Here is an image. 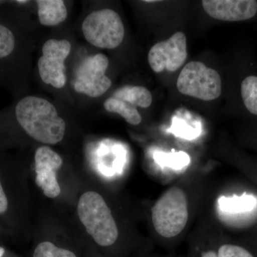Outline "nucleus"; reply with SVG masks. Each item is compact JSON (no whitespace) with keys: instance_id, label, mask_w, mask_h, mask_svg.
Segmentation results:
<instances>
[{"instance_id":"obj_1","label":"nucleus","mask_w":257,"mask_h":257,"mask_svg":"<svg viewBox=\"0 0 257 257\" xmlns=\"http://www.w3.org/2000/svg\"><path fill=\"white\" fill-rule=\"evenodd\" d=\"M19 124L32 138L47 145H56L64 139L65 121L55 106L42 98L28 96L15 109Z\"/></svg>"},{"instance_id":"obj_2","label":"nucleus","mask_w":257,"mask_h":257,"mask_svg":"<svg viewBox=\"0 0 257 257\" xmlns=\"http://www.w3.org/2000/svg\"><path fill=\"white\" fill-rule=\"evenodd\" d=\"M77 213L88 234L97 244L108 246L116 242L119 230L111 209L100 194L84 192L79 198Z\"/></svg>"},{"instance_id":"obj_3","label":"nucleus","mask_w":257,"mask_h":257,"mask_svg":"<svg viewBox=\"0 0 257 257\" xmlns=\"http://www.w3.org/2000/svg\"><path fill=\"white\" fill-rule=\"evenodd\" d=\"M188 218L187 196L182 189L177 187L166 191L152 209V224L162 237L172 238L180 234Z\"/></svg>"},{"instance_id":"obj_4","label":"nucleus","mask_w":257,"mask_h":257,"mask_svg":"<svg viewBox=\"0 0 257 257\" xmlns=\"http://www.w3.org/2000/svg\"><path fill=\"white\" fill-rule=\"evenodd\" d=\"M179 92L204 101L217 99L221 94V79L215 69L200 62L184 66L177 81Z\"/></svg>"},{"instance_id":"obj_5","label":"nucleus","mask_w":257,"mask_h":257,"mask_svg":"<svg viewBox=\"0 0 257 257\" xmlns=\"http://www.w3.org/2000/svg\"><path fill=\"white\" fill-rule=\"evenodd\" d=\"M82 29L86 40L99 48H116L124 40V25L119 15L112 10L93 12L83 22Z\"/></svg>"},{"instance_id":"obj_6","label":"nucleus","mask_w":257,"mask_h":257,"mask_svg":"<svg viewBox=\"0 0 257 257\" xmlns=\"http://www.w3.org/2000/svg\"><path fill=\"white\" fill-rule=\"evenodd\" d=\"M108 66L109 60L103 54L84 59L74 74V90L91 97L103 95L111 86V79L105 74Z\"/></svg>"},{"instance_id":"obj_7","label":"nucleus","mask_w":257,"mask_h":257,"mask_svg":"<svg viewBox=\"0 0 257 257\" xmlns=\"http://www.w3.org/2000/svg\"><path fill=\"white\" fill-rule=\"evenodd\" d=\"M70 42L50 39L42 47V56L38 60L39 74L45 84L61 89L65 85L64 61L70 53Z\"/></svg>"},{"instance_id":"obj_8","label":"nucleus","mask_w":257,"mask_h":257,"mask_svg":"<svg viewBox=\"0 0 257 257\" xmlns=\"http://www.w3.org/2000/svg\"><path fill=\"white\" fill-rule=\"evenodd\" d=\"M187 37L182 32H176L169 40L154 45L148 54L152 70L156 73L178 70L187 60Z\"/></svg>"},{"instance_id":"obj_9","label":"nucleus","mask_w":257,"mask_h":257,"mask_svg":"<svg viewBox=\"0 0 257 257\" xmlns=\"http://www.w3.org/2000/svg\"><path fill=\"white\" fill-rule=\"evenodd\" d=\"M35 160L37 185L47 197H58L61 188L57 182V171L63 164L62 157L50 147L44 146L37 149Z\"/></svg>"},{"instance_id":"obj_10","label":"nucleus","mask_w":257,"mask_h":257,"mask_svg":"<svg viewBox=\"0 0 257 257\" xmlns=\"http://www.w3.org/2000/svg\"><path fill=\"white\" fill-rule=\"evenodd\" d=\"M204 11L211 18L226 22L249 20L257 13L254 0H204Z\"/></svg>"},{"instance_id":"obj_11","label":"nucleus","mask_w":257,"mask_h":257,"mask_svg":"<svg viewBox=\"0 0 257 257\" xmlns=\"http://www.w3.org/2000/svg\"><path fill=\"white\" fill-rule=\"evenodd\" d=\"M38 18L42 25L56 26L67 18V10L62 0H37Z\"/></svg>"},{"instance_id":"obj_12","label":"nucleus","mask_w":257,"mask_h":257,"mask_svg":"<svg viewBox=\"0 0 257 257\" xmlns=\"http://www.w3.org/2000/svg\"><path fill=\"white\" fill-rule=\"evenodd\" d=\"M218 206L221 211L229 214H247L256 209L257 198L247 194L221 197L218 199Z\"/></svg>"},{"instance_id":"obj_13","label":"nucleus","mask_w":257,"mask_h":257,"mask_svg":"<svg viewBox=\"0 0 257 257\" xmlns=\"http://www.w3.org/2000/svg\"><path fill=\"white\" fill-rule=\"evenodd\" d=\"M112 97L141 108H148L152 102L151 92L140 86H125L116 91Z\"/></svg>"},{"instance_id":"obj_14","label":"nucleus","mask_w":257,"mask_h":257,"mask_svg":"<svg viewBox=\"0 0 257 257\" xmlns=\"http://www.w3.org/2000/svg\"><path fill=\"white\" fill-rule=\"evenodd\" d=\"M104 107L106 111L110 113H116L132 125H138L142 121V116L135 106L128 104L126 101L109 98L104 103Z\"/></svg>"},{"instance_id":"obj_15","label":"nucleus","mask_w":257,"mask_h":257,"mask_svg":"<svg viewBox=\"0 0 257 257\" xmlns=\"http://www.w3.org/2000/svg\"><path fill=\"white\" fill-rule=\"evenodd\" d=\"M241 94L243 104L251 114L257 116V77L248 76L241 84Z\"/></svg>"},{"instance_id":"obj_16","label":"nucleus","mask_w":257,"mask_h":257,"mask_svg":"<svg viewBox=\"0 0 257 257\" xmlns=\"http://www.w3.org/2000/svg\"><path fill=\"white\" fill-rule=\"evenodd\" d=\"M33 257H77L72 251L56 246L50 241H44L37 245Z\"/></svg>"},{"instance_id":"obj_17","label":"nucleus","mask_w":257,"mask_h":257,"mask_svg":"<svg viewBox=\"0 0 257 257\" xmlns=\"http://www.w3.org/2000/svg\"><path fill=\"white\" fill-rule=\"evenodd\" d=\"M15 37L13 32L0 25V59L9 56L14 50Z\"/></svg>"},{"instance_id":"obj_18","label":"nucleus","mask_w":257,"mask_h":257,"mask_svg":"<svg viewBox=\"0 0 257 257\" xmlns=\"http://www.w3.org/2000/svg\"><path fill=\"white\" fill-rule=\"evenodd\" d=\"M216 254L217 257H255L246 248L232 243L221 245Z\"/></svg>"},{"instance_id":"obj_19","label":"nucleus","mask_w":257,"mask_h":257,"mask_svg":"<svg viewBox=\"0 0 257 257\" xmlns=\"http://www.w3.org/2000/svg\"><path fill=\"white\" fill-rule=\"evenodd\" d=\"M160 162L165 164L168 167L173 168H182L184 165H187L189 162V158L186 154H170V155H163L160 157Z\"/></svg>"},{"instance_id":"obj_20","label":"nucleus","mask_w":257,"mask_h":257,"mask_svg":"<svg viewBox=\"0 0 257 257\" xmlns=\"http://www.w3.org/2000/svg\"><path fill=\"white\" fill-rule=\"evenodd\" d=\"M8 208V200L6 194L4 192V189L2 186L0 182V214L6 212Z\"/></svg>"},{"instance_id":"obj_21","label":"nucleus","mask_w":257,"mask_h":257,"mask_svg":"<svg viewBox=\"0 0 257 257\" xmlns=\"http://www.w3.org/2000/svg\"><path fill=\"white\" fill-rule=\"evenodd\" d=\"M201 257H217V254L215 251H207L205 252H203Z\"/></svg>"},{"instance_id":"obj_22","label":"nucleus","mask_w":257,"mask_h":257,"mask_svg":"<svg viewBox=\"0 0 257 257\" xmlns=\"http://www.w3.org/2000/svg\"><path fill=\"white\" fill-rule=\"evenodd\" d=\"M5 249L4 248L0 246V257H3V255L5 254Z\"/></svg>"},{"instance_id":"obj_23","label":"nucleus","mask_w":257,"mask_h":257,"mask_svg":"<svg viewBox=\"0 0 257 257\" xmlns=\"http://www.w3.org/2000/svg\"><path fill=\"white\" fill-rule=\"evenodd\" d=\"M28 1H17L18 3H27Z\"/></svg>"}]
</instances>
